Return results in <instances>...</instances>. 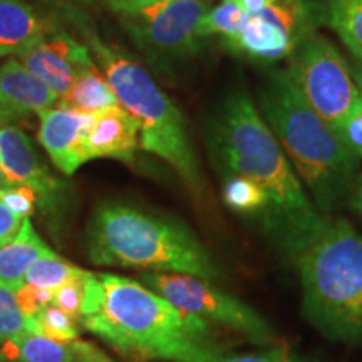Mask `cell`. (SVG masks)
Returning a JSON list of instances; mask_svg holds the SVG:
<instances>
[{"instance_id":"cell-1","label":"cell","mask_w":362,"mask_h":362,"mask_svg":"<svg viewBox=\"0 0 362 362\" xmlns=\"http://www.w3.org/2000/svg\"><path fill=\"white\" fill-rule=\"evenodd\" d=\"M208 149L223 178L242 176L264 189L269 208L260 226L285 257L297 262L332 223L312 203L247 90H233L218 106Z\"/></svg>"},{"instance_id":"cell-2","label":"cell","mask_w":362,"mask_h":362,"mask_svg":"<svg viewBox=\"0 0 362 362\" xmlns=\"http://www.w3.org/2000/svg\"><path fill=\"white\" fill-rule=\"evenodd\" d=\"M79 322L136 359L197 362L221 354L208 322L119 275L86 272Z\"/></svg>"},{"instance_id":"cell-3","label":"cell","mask_w":362,"mask_h":362,"mask_svg":"<svg viewBox=\"0 0 362 362\" xmlns=\"http://www.w3.org/2000/svg\"><path fill=\"white\" fill-rule=\"evenodd\" d=\"M259 111L302 176L320 214L341 203L359 158L305 101L287 69L270 76L259 93Z\"/></svg>"},{"instance_id":"cell-4","label":"cell","mask_w":362,"mask_h":362,"mask_svg":"<svg viewBox=\"0 0 362 362\" xmlns=\"http://www.w3.org/2000/svg\"><path fill=\"white\" fill-rule=\"evenodd\" d=\"M89 259L103 267H134L215 280L220 270L197 238L175 221L121 203H104L89 226Z\"/></svg>"},{"instance_id":"cell-5","label":"cell","mask_w":362,"mask_h":362,"mask_svg":"<svg viewBox=\"0 0 362 362\" xmlns=\"http://www.w3.org/2000/svg\"><path fill=\"white\" fill-rule=\"evenodd\" d=\"M297 265L307 320L325 337L362 342V235L332 221Z\"/></svg>"},{"instance_id":"cell-6","label":"cell","mask_w":362,"mask_h":362,"mask_svg":"<svg viewBox=\"0 0 362 362\" xmlns=\"http://www.w3.org/2000/svg\"><path fill=\"white\" fill-rule=\"evenodd\" d=\"M78 25L115 90L119 106L138 121L139 146L168 161L192 192L202 193V175L181 111L138 62L104 44L89 24L78 21Z\"/></svg>"},{"instance_id":"cell-7","label":"cell","mask_w":362,"mask_h":362,"mask_svg":"<svg viewBox=\"0 0 362 362\" xmlns=\"http://www.w3.org/2000/svg\"><path fill=\"white\" fill-rule=\"evenodd\" d=\"M287 72L312 110L339 134L361 93L336 45L310 34L292 52Z\"/></svg>"},{"instance_id":"cell-8","label":"cell","mask_w":362,"mask_h":362,"mask_svg":"<svg viewBox=\"0 0 362 362\" xmlns=\"http://www.w3.org/2000/svg\"><path fill=\"white\" fill-rule=\"evenodd\" d=\"M139 282L178 309L200 317L205 322L238 330L257 346L270 347L277 342L274 329L259 312L218 291L205 279L178 272L146 270L139 274Z\"/></svg>"},{"instance_id":"cell-9","label":"cell","mask_w":362,"mask_h":362,"mask_svg":"<svg viewBox=\"0 0 362 362\" xmlns=\"http://www.w3.org/2000/svg\"><path fill=\"white\" fill-rule=\"evenodd\" d=\"M210 0H171L121 16L136 47L156 67H171L202 47V22Z\"/></svg>"},{"instance_id":"cell-10","label":"cell","mask_w":362,"mask_h":362,"mask_svg":"<svg viewBox=\"0 0 362 362\" xmlns=\"http://www.w3.org/2000/svg\"><path fill=\"white\" fill-rule=\"evenodd\" d=\"M324 22V8L314 0H275L259 13H248L226 49L253 61L275 62L291 57L297 45Z\"/></svg>"},{"instance_id":"cell-11","label":"cell","mask_w":362,"mask_h":362,"mask_svg":"<svg viewBox=\"0 0 362 362\" xmlns=\"http://www.w3.org/2000/svg\"><path fill=\"white\" fill-rule=\"evenodd\" d=\"M0 168L8 185L33 188L40 208L56 210L64 185L49 173L29 136L12 124L0 128Z\"/></svg>"},{"instance_id":"cell-12","label":"cell","mask_w":362,"mask_h":362,"mask_svg":"<svg viewBox=\"0 0 362 362\" xmlns=\"http://www.w3.org/2000/svg\"><path fill=\"white\" fill-rule=\"evenodd\" d=\"M89 52L88 45L78 42L69 34L56 33L21 52L17 61L62 96L81 74L94 67Z\"/></svg>"},{"instance_id":"cell-13","label":"cell","mask_w":362,"mask_h":362,"mask_svg":"<svg viewBox=\"0 0 362 362\" xmlns=\"http://www.w3.org/2000/svg\"><path fill=\"white\" fill-rule=\"evenodd\" d=\"M37 115L40 117V144L62 173L72 175L88 161L84 151L86 139L96 124L98 112L49 107Z\"/></svg>"},{"instance_id":"cell-14","label":"cell","mask_w":362,"mask_h":362,"mask_svg":"<svg viewBox=\"0 0 362 362\" xmlns=\"http://www.w3.org/2000/svg\"><path fill=\"white\" fill-rule=\"evenodd\" d=\"M139 146V124L121 106L98 112L96 124L86 139V160L115 158L126 163L134 160Z\"/></svg>"},{"instance_id":"cell-15","label":"cell","mask_w":362,"mask_h":362,"mask_svg":"<svg viewBox=\"0 0 362 362\" xmlns=\"http://www.w3.org/2000/svg\"><path fill=\"white\" fill-rule=\"evenodd\" d=\"M57 33V25L22 0H0V57L21 52Z\"/></svg>"},{"instance_id":"cell-16","label":"cell","mask_w":362,"mask_h":362,"mask_svg":"<svg viewBox=\"0 0 362 362\" xmlns=\"http://www.w3.org/2000/svg\"><path fill=\"white\" fill-rule=\"evenodd\" d=\"M59 94L33 74L21 61H7L0 67V104L12 115L24 117L30 112L49 110Z\"/></svg>"},{"instance_id":"cell-17","label":"cell","mask_w":362,"mask_h":362,"mask_svg":"<svg viewBox=\"0 0 362 362\" xmlns=\"http://www.w3.org/2000/svg\"><path fill=\"white\" fill-rule=\"evenodd\" d=\"M51 253H54L52 248L45 245L44 240L35 233L30 220L25 218L17 237L0 248V287L17 291L24 285L30 265Z\"/></svg>"},{"instance_id":"cell-18","label":"cell","mask_w":362,"mask_h":362,"mask_svg":"<svg viewBox=\"0 0 362 362\" xmlns=\"http://www.w3.org/2000/svg\"><path fill=\"white\" fill-rule=\"evenodd\" d=\"M59 107L79 112H101L107 107L119 106L115 90L106 76L96 66L81 74L74 84L59 96Z\"/></svg>"},{"instance_id":"cell-19","label":"cell","mask_w":362,"mask_h":362,"mask_svg":"<svg viewBox=\"0 0 362 362\" xmlns=\"http://www.w3.org/2000/svg\"><path fill=\"white\" fill-rule=\"evenodd\" d=\"M0 352L7 359L19 362H81L72 342H59L35 334L2 342Z\"/></svg>"},{"instance_id":"cell-20","label":"cell","mask_w":362,"mask_h":362,"mask_svg":"<svg viewBox=\"0 0 362 362\" xmlns=\"http://www.w3.org/2000/svg\"><path fill=\"white\" fill-rule=\"evenodd\" d=\"M322 8L324 24L362 64V0H325Z\"/></svg>"},{"instance_id":"cell-21","label":"cell","mask_w":362,"mask_h":362,"mask_svg":"<svg viewBox=\"0 0 362 362\" xmlns=\"http://www.w3.org/2000/svg\"><path fill=\"white\" fill-rule=\"evenodd\" d=\"M223 200L238 214L252 215L259 221V225L264 221L267 208H269V200L264 189L242 176H226L223 183Z\"/></svg>"},{"instance_id":"cell-22","label":"cell","mask_w":362,"mask_h":362,"mask_svg":"<svg viewBox=\"0 0 362 362\" xmlns=\"http://www.w3.org/2000/svg\"><path fill=\"white\" fill-rule=\"evenodd\" d=\"M248 12L243 7L242 0H220L211 7L202 22L203 39L210 35H220L221 40L233 37L245 24Z\"/></svg>"},{"instance_id":"cell-23","label":"cell","mask_w":362,"mask_h":362,"mask_svg":"<svg viewBox=\"0 0 362 362\" xmlns=\"http://www.w3.org/2000/svg\"><path fill=\"white\" fill-rule=\"evenodd\" d=\"M79 267L69 264V262L62 260L56 252L51 255L40 257L35 260L30 269L27 270L24 282L33 284L35 287L47 288V291H56V288L69 282L71 279L78 277L83 274Z\"/></svg>"},{"instance_id":"cell-24","label":"cell","mask_w":362,"mask_h":362,"mask_svg":"<svg viewBox=\"0 0 362 362\" xmlns=\"http://www.w3.org/2000/svg\"><path fill=\"white\" fill-rule=\"evenodd\" d=\"M34 334V320L27 317L17 304L16 292L0 287V342Z\"/></svg>"},{"instance_id":"cell-25","label":"cell","mask_w":362,"mask_h":362,"mask_svg":"<svg viewBox=\"0 0 362 362\" xmlns=\"http://www.w3.org/2000/svg\"><path fill=\"white\" fill-rule=\"evenodd\" d=\"M34 334L44 336L59 342H74L78 341V327L76 320L57 309L56 305H47L34 317Z\"/></svg>"},{"instance_id":"cell-26","label":"cell","mask_w":362,"mask_h":362,"mask_svg":"<svg viewBox=\"0 0 362 362\" xmlns=\"http://www.w3.org/2000/svg\"><path fill=\"white\" fill-rule=\"evenodd\" d=\"M84 275L86 270L81 275H78V277L71 279L69 282H66L64 285L56 288L52 298V305H56L57 309L66 312L76 322H79L81 319V305H83L84 298Z\"/></svg>"},{"instance_id":"cell-27","label":"cell","mask_w":362,"mask_h":362,"mask_svg":"<svg viewBox=\"0 0 362 362\" xmlns=\"http://www.w3.org/2000/svg\"><path fill=\"white\" fill-rule=\"evenodd\" d=\"M0 202L16 215L29 218L39 203V197L33 188L24 187V185H11V187L0 189Z\"/></svg>"},{"instance_id":"cell-28","label":"cell","mask_w":362,"mask_h":362,"mask_svg":"<svg viewBox=\"0 0 362 362\" xmlns=\"http://www.w3.org/2000/svg\"><path fill=\"white\" fill-rule=\"evenodd\" d=\"M16 298L17 304L22 309V312L30 319H34L40 310H44L45 307L52 304L54 291H47V288L35 287L33 284H25L22 287L17 288Z\"/></svg>"},{"instance_id":"cell-29","label":"cell","mask_w":362,"mask_h":362,"mask_svg":"<svg viewBox=\"0 0 362 362\" xmlns=\"http://www.w3.org/2000/svg\"><path fill=\"white\" fill-rule=\"evenodd\" d=\"M197 362H307L304 357H300L296 352H292L287 347H270L259 354H245V356H214L205 361Z\"/></svg>"},{"instance_id":"cell-30","label":"cell","mask_w":362,"mask_h":362,"mask_svg":"<svg viewBox=\"0 0 362 362\" xmlns=\"http://www.w3.org/2000/svg\"><path fill=\"white\" fill-rule=\"evenodd\" d=\"M339 138L357 158H362V98L351 115L347 116V119L344 121L342 128L339 131Z\"/></svg>"},{"instance_id":"cell-31","label":"cell","mask_w":362,"mask_h":362,"mask_svg":"<svg viewBox=\"0 0 362 362\" xmlns=\"http://www.w3.org/2000/svg\"><path fill=\"white\" fill-rule=\"evenodd\" d=\"M25 218L16 215L12 210L0 202V248L7 245L21 232V226Z\"/></svg>"},{"instance_id":"cell-32","label":"cell","mask_w":362,"mask_h":362,"mask_svg":"<svg viewBox=\"0 0 362 362\" xmlns=\"http://www.w3.org/2000/svg\"><path fill=\"white\" fill-rule=\"evenodd\" d=\"M99 2L119 16H129V13H136L149 6H155V4L171 2V0H99Z\"/></svg>"},{"instance_id":"cell-33","label":"cell","mask_w":362,"mask_h":362,"mask_svg":"<svg viewBox=\"0 0 362 362\" xmlns=\"http://www.w3.org/2000/svg\"><path fill=\"white\" fill-rule=\"evenodd\" d=\"M72 347L78 352L81 362H112L110 357H106L101 351L96 349L94 346H90L88 342L83 341H74Z\"/></svg>"},{"instance_id":"cell-34","label":"cell","mask_w":362,"mask_h":362,"mask_svg":"<svg viewBox=\"0 0 362 362\" xmlns=\"http://www.w3.org/2000/svg\"><path fill=\"white\" fill-rule=\"evenodd\" d=\"M275 0H242L243 7L248 13H259L265 11L267 7H270Z\"/></svg>"},{"instance_id":"cell-35","label":"cell","mask_w":362,"mask_h":362,"mask_svg":"<svg viewBox=\"0 0 362 362\" xmlns=\"http://www.w3.org/2000/svg\"><path fill=\"white\" fill-rule=\"evenodd\" d=\"M351 205L356 211H359V214L362 215V178L359 180V183H357L354 193H352Z\"/></svg>"},{"instance_id":"cell-36","label":"cell","mask_w":362,"mask_h":362,"mask_svg":"<svg viewBox=\"0 0 362 362\" xmlns=\"http://www.w3.org/2000/svg\"><path fill=\"white\" fill-rule=\"evenodd\" d=\"M17 119H19V117H17L16 115H12L7 107H4L2 104H0V128L12 124L13 121H17Z\"/></svg>"},{"instance_id":"cell-37","label":"cell","mask_w":362,"mask_h":362,"mask_svg":"<svg viewBox=\"0 0 362 362\" xmlns=\"http://www.w3.org/2000/svg\"><path fill=\"white\" fill-rule=\"evenodd\" d=\"M354 81H356V86H357V89H359L361 98H362V64L361 62H357L354 67Z\"/></svg>"},{"instance_id":"cell-38","label":"cell","mask_w":362,"mask_h":362,"mask_svg":"<svg viewBox=\"0 0 362 362\" xmlns=\"http://www.w3.org/2000/svg\"><path fill=\"white\" fill-rule=\"evenodd\" d=\"M4 361V356H2V352H0V362H2Z\"/></svg>"}]
</instances>
